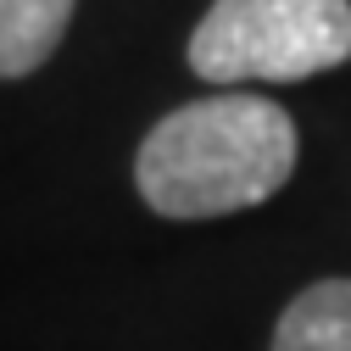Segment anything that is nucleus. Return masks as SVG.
Wrapping results in <instances>:
<instances>
[{
  "instance_id": "nucleus-3",
  "label": "nucleus",
  "mask_w": 351,
  "mask_h": 351,
  "mask_svg": "<svg viewBox=\"0 0 351 351\" xmlns=\"http://www.w3.org/2000/svg\"><path fill=\"white\" fill-rule=\"evenodd\" d=\"M274 351H351V279L306 285L274 324Z\"/></svg>"
},
{
  "instance_id": "nucleus-4",
  "label": "nucleus",
  "mask_w": 351,
  "mask_h": 351,
  "mask_svg": "<svg viewBox=\"0 0 351 351\" xmlns=\"http://www.w3.org/2000/svg\"><path fill=\"white\" fill-rule=\"evenodd\" d=\"M78 0H0V78H28L62 45Z\"/></svg>"
},
{
  "instance_id": "nucleus-1",
  "label": "nucleus",
  "mask_w": 351,
  "mask_h": 351,
  "mask_svg": "<svg viewBox=\"0 0 351 351\" xmlns=\"http://www.w3.org/2000/svg\"><path fill=\"white\" fill-rule=\"evenodd\" d=\"M295 117L268 95H206L167 112L134 156V184L151 212L201 223L262 206L295 173Z\"/></svg>"
},
{
  "instance_id": "nucleus-2",
  "label": "nucleus",
  "mask_w": 351,
  "mask_h": 351,
  "mask_svg": "<svg viewBox=\"0 0 351 351\" xmlns=\"http://www.w3.org/2000/svg\"><path fill=\"white\" fill-rule=\"evenodd\" d=\"M206 84H295L351 62V0H212L190 34Z\"/></svg>"
}]
</instances>
